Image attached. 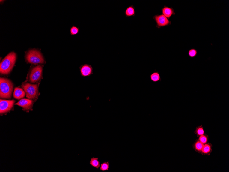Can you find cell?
Masks as SVG:
<instances>
[{"label": "cell", "instance_id": "cell-1", "mask_svg": "<svg viewBox=\"0 0 229 172\" xmlns=\"http://www.w3.org/2000/svg\"><path fill=\"white\" fill-rule=\"evenodd\" d=\"M16 60V54L12 52L1 61L0 65V72L3 74H8L12 70Z\"/></svg>", "mask_w": 229, "mask_h": 172}, {"label": "cell", "instance_id": "cell-2", "mask_svg": "<svg viewBox=\"0 0 229 172\" xmlns=\"http://www.w3.org/2000/svg\"><path fill=\"white\" fill-rule=\"evenodd\" d=\"M13 89L12 83L7 79L1 78L0 79V97L1 98L10 99Z\"/></svg>", "mask_w": 229, "mask_h": 172}, {"label": "cell", "instance_id": "cell-3", "mask_svg": "<svg viewBox=\"0 0 229 172\" xmlns=\"http://www.w3.org/2000/svg\"><path fill=\"white\" fill-rule=\"evenodd\" d=\"M22 87L24 90L26 96L28 99L36 100L39 95V91L37 85H33L28 83H23Z\"/></svg>", "mask_w": 229, "mask_h": 172}, {"label": "cell", "instance_id": "cell-4", "mask_svg": "<svg viewBox=\"0 0 229 172\" xmlns=\"http://www.w3.org/2000/svg\"><path fill=\"white\" fill-rule=\"evenodd\" d=\"M26 59L28 63L33 64H43L44 60L41 53L36 50H31L26 55Z\"/></svg>", "mask_w": 229, "mask_h": 172}, {"label": "cell", "instance_id": "cell-5", "mask_svg": "<svg viewBox=\"0 0 229 172\" xmlns=\"http://www.w3.org/2000/svg\"><path fill=\"white\" fill-rule=\"evenodd\" d=\"M42 70V67L40 65L35 66L32 69L29 76V81L31 83H35L41 78Z\"/></svg>", "mask_w": 229, "mask_h": 172}, {"label": "cell", "instance_id": "cell-6", "mask_svg": "<svg viewBox=\"0 0 229 172\" xmlns=\"http://www.w3.org/2000/svg\"><path fill=\"white\" fill-rule=\"evenodd\" d=\"M15 101L14 100H0V113L1 114L7 113L13 107Z\"/></svg>", "mask_w": 229, "mask_h": 172}, {"label": "cell", "instance_id": "cell-7", "mask_svg": "<svg viewBox=\"0 0 229 172\" xmlns=\"http://www.w3.org/2000/svg\"><path fill=\"white\" fill-rule=\"evenodd\" d=\"M153 19L156 23V27L158 28L168 26L171 24V21L163 14L154 16Z\"/></svg>", "mask_w": 229, "mask_h": 172}, {"label": "cell", "instance_id": "cell-8", "mask_svg": "<svg viewBox=\"0 0 229 172\" xmlns=\"http://www.w3.org/2000/svg\"><path fill=\"white\" fill-rule=\"evenodd\" d=\"M80 75L82 77H89L94 74L92 66L87 64H85L81 65L79 68Z\"/></svg>", "mask_w": 229, "mask_h": 172}, {"label": "cell", "instance_id": "cell-9", "mask_svg": "<svg viewBox=\"0 0 229 172\" xmlns=\"http://www.w3.org/2000/svg\"><path fill=\"white\" fill-rule=\"evenodd\" d=\"M34 101L30 99H21L16 105L22 107L25 110H29L32 108Z\"/></svg>", "mask_w": 229, "mask_h": 172}, {"label": "cell", "instance_id": "cell-10", "mask_svg": "<svg viewBox=\"0 0 229 172\" xmlns=\"http://www.w3.org/2000/svg\"><path fill=\"white\" fill-rule=\"evenodd\" d=\"M162 13L168 19H170L171 16L175 15V13L173 8H169L168 6H165L161 9Z\"/></svg>", "mask_w": 229, "mask_h": 172}, {"label": "cell", "instance_id": "cell-11", "mask_svg": "<svg viewBox=\"0 0 229 172\" xmlns=\"http://www.w3.org/2000/svg\"><path fill=\"white\" fill-rule=\"evenodd\" d=\"M25 92L23 90L19 88H16L13 92V96L16 99L20 100L24 97Z\"/></svg>", "mask_w": 229, "mask_h": 172}, {"label": "cell", "instance_id": "cell-12", "mask_svg": "<svg viewBox=\"0 0 229 172\" xmlns=\"http://www.w3.org/2000/svg\"><path fill=\"white\" fill-rule=\"evenodd\" d=\"M125 14L126 17L135 16V8L133 5L128 7L125 11Z\"/></svg>", "mask_w": 229, "mask_h": 172}, {"label": "cell", "instance_id": "cell-13", "mask_svg": "<svg viewBox=\"0 0 229 172\" xmlns=\"http://www.w3.org/2000/svg\"><path fill=\"white\" fill-rule=\"evenodd\" d=\"M150 78L152 82L154 83H156L159 81L161 82V81L160 75L157 71H155L151 74L150 75Z\"/></svg>", "mask_w": 229, "mask_h": 172}, {"label": "cell", "instance_id": "cell-14", "mask_svg": "<svg viewBox=\"0 0 229 172\" xmlns=\"http://www.w3.org/2000/svg\"><path fill=\"white\" fill-rule=\"evenodd\" d=\"M98 158H92L91 159L90 164L92 166L97 169H99L100 166V161H98Z\"/></svg>", "mask_w": 229, "mask_h": 172}, {"label": "cell", "instance_id": "cell-15", "mask_svg": "<svg viewBox=\"0 0 229 172\" xmlns=\"http://www.w3.org/2000/svg\"><path fill=\"white\" fill-rule=\"evenodd\" d=\"M109 168V162H104L101 164L100 170L102 171L108 170Z\"/></svg>", "mask_w": 229, "mask_h": 172}, {"label": "cell", "instance_id": "cell-16", "mask_svg": "<svg viewBox=\"0 0 229 172\" xmlns=\"http://www.w3.org/2000/svg\"><path fill=\"white\" fill-rule=\"evenodd\" d=\"M198 52L197 50L195 49H191L188 51V56L191 58H194L197 56Z\"/></svg>", "mask_w": 229, "mask_h": 172}, {"label": "cell", "instance_id": "cell-17", "mask_svg": "<svg viewBox=\"0 0 229 172\" xmlns=\"http://www.w3.org/2000/svg\"><path fill=\"white\" fill-rule=\"evenodd\" d=\"M79 28L73 26L70 28V34L71 35H77L79 32Z\"/></svg>", "mask_w": 229, "mask_h": 172}, {"label": "cell", "instance_id": "cell-18", "mask_svg": "<svg viewBox=\"0 0 229 172\" xmlns=\"http://www.w3.org/2000/svg\"><path fill=\"white\" fill-rule=\"evenodd\" d=\"M211 150L210 146L209 144H206L204 145V146L202 150V152L205 154H208Z\"/></svg>", "mask_w": 229, "mask_h": 172}, {"label": "cell", "instance_id": "cell-19", "mask_svg": "<svg viewBox=\"0 0 229 172\" xmlns=\"http://www.w3.org/2000/svg\"><path fill=\"white\" fill-rule=\"evenodd\" d=\"M204 144L200 142V141L198 142L195 143V149H196L198 151H201L203 148L204 146Z\"/></svg>", "mask_w": 229, "mask_h": 172}, {"label": "cell", "instance_id": "cell-20", "mask_svg": "<svg viewBox=\"0 0 229 172\" xmlns=\"http://www.w3.org/2000/svg\"><path fill=\"white\" fill-rule=\"evenodd\" d=\"M199 140V141L204 144H206L207 140V137L204 135L200 136Z\"/></svg>", "mask_w": 229, "mask_h": 172}, {"label": "cell", "instance_id": "cell-21", "mask_svg": "<svg viewBox=\"0 0 229 172\" xmlns=\"http://www.w3.org/2000/svg\"><path fill=\"white\" fill-rule=\"evenodd\" d=\"M197 133L198 135L200 136L204 135V131L202 127L200 126L197 128Z\"/></svg>", "mask_w": 229, "mask_h": 172}]
</instances>
